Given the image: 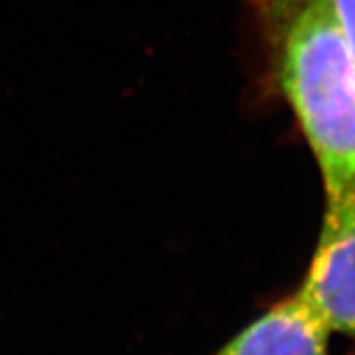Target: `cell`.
<instances>
[{"instance_id":"3957f363","label":"cell","mask_w":355,"mask_h":355,"mask_svg":"<svg viewBox=\"0 0 355 355\" xmlns=\"http://www.w3.org/2000/svg\"><path fill=\"white\" fill-rule=\"evenodd\" d=\"M329 327L296 293L211 355H329Z\"/></svg>"},{"instance_id":"7a4b0ae2","label":"cell","mask_w":355,"mask_h":355,"mask_svg":"<svg viewBox=\"0 0 355 355\" xmlns=\"http://www.w3.org/2000/svg\"><path fill=\"white\" fill-rule=\"evenodd\" d=\"M297 294L330 332L355 336V200H327L318 248Z\"/></svg>"},{"instance_id":"277c9868","label":"cell","mask_w":355,"mask_h":355,"mask_svg":"<svg viewBox=\"0 0 355 355\" xmlns=\"http://www.w3.org/2000/svg\"><path fill=\"white\" fill-rule=\"evenodd\" d=\"M341 33L355 56V0H330Z\"/></svg>"},{"instance_id":"6da1fadb","label":"cell","mask_w":355,"mask_h":355,"mask_svg":"<svg viewBox=\"0 0 355 355\" xmlns=\"http://www.w3.org/2000/svg\"><path fill=\"white\" fill-rule=\"evenodd\" d=\"M278 89L320 164L327 200H355V56L330 0H254Z\"/></svg>"}]
</instances>
